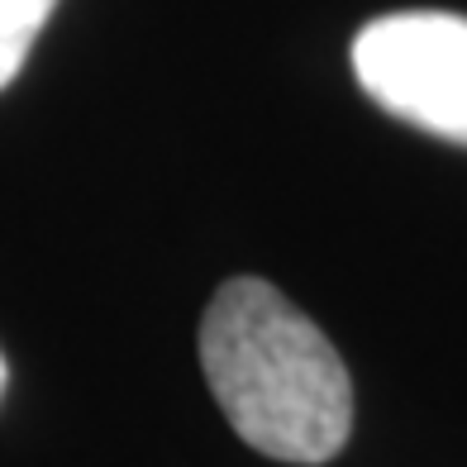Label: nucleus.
Returning a JSON list of instances; mask_svg holds the SVG:
<instances>
[{
    "label": "nucleus",
    "instance_id": "1",
    "mask_svg": "<svg viewBox=\"0 0 467 467\" xmlns=\"http://www.w3.org/2000/svg\"><path fill=\"white\" fill-rule=\"evenodd\" d=\"M201 368L248 449L315 467L348 443L353 381L344 358L263 277H234L205 306Z\"/></svg>",
    "mask_w": 467,
    "mask_h": 467
},
{
    "label": "nucleus",
    "instance_id": "2",
    "mask_svg": "<svg viewBox=\"0 0 467 467\" xmlns=\"http://www.w3.org/2000/svg\"><path fill=\"white\" fill-rule=\"evenodd\" d=\"M353 72L381 110L467 148V19L449 10L381 15L353 38Z\"/></svg>",
    "mask_w": 467,
    "mask_h": 467
},
{
    "label": "nucleus",
    "instance_id": "3",
    "mask_svg": "<svg viewBox=\"0 0 467 467\" xmlns=\"http://www.w3.org/2000/svg\"><path fill=\"white\" fill-rule=\"evenodd\" d=\"M57 0H0V91L25 67L34 38L53 19Z\"/></svg>",
    "mask_w": 467,
    "mask_h": 467
},
{
    "label": "nucleus",
    "instance_id": "4",
    "mask_svg": "<svg viewBox=\"0 0 467 467\" xmlns=\"http://www.w3.org/2000/svg\"><path fill=\"white\" fill-rule=\"evenodd\" d=\"M0 391H5V358H0Z\"/></svg>",
    "mask_w": 467,
    "mask_h": 467
}]
</instances>
